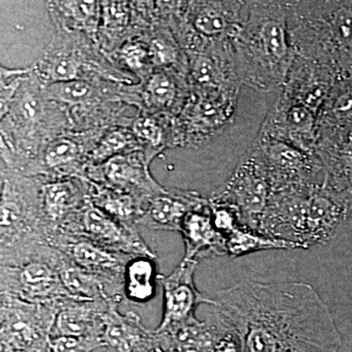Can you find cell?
I'll return each instance as SVG.
<instances>
[{"label": "cell", "mask_w": 352, "mask_h": 352, "mask_svg": "<svg viewBox=\"0 0 352 352\" xmlns=\"http://www.w3.org/2000/svg\"><path fill=\"white\" fill-rule=\"evenodd\" d=\"M214 311L240 352H339L342 338L327 303L305 282L243 280L217 292Z\"/></svg>", "instance_id": "obj_1"}, {"label": "cell", "mask_w": 352, "mask_h": 352, "mask_svg": "<svg viewBox=\"0 0 352 352\" xmlns=\"http://www.w3.org/2000/svg\"><path fill=\"white\" fill-rule=\"evenodd\" d=\"M352 214V193L325 185L289 187L271 193L258 233L309 249L335 237Z\"/></svg>", "instance_id": "obj_2"}, {"label": "cell", "mask_w": 352, "mask_h": 352, "mask_svg": "<svg viewBox=\"0 0 352 352\" xmlns=\"http://www.w3.org/2000/svg\"><path fill=\"white\" fill-rule=\"evenodd\" d=\"M289 1H248L244 22L231 38L243 85L282 89L296 57L289 41Z\"/></svg>", "instance_id": "obj_3"}, {"label": "cell", "mask_w": 352, "mask_h": 352, "mask_svg": "<svg viewBox=\"0 0 352 352\" xmlns=\"http://www.w3.org/2000/svg\"><path fill=\"white\" fill-rule=\"evenodd\" d=\"M289 41L296 56L352 76V1H289Z\"/></svg>", "instance_id": "obj_4"}, {"label": "cell", "mask_w": 352, "mask_h": 352, "mask_svg": "<svg viewBox=\"0 0 352 352\" xmlns=\"http://www.w3.org/2000/svg\"><path fill=\"white\" fill-rule=\"evenodd\" d=\"M0 263L17 266L36 258L47 244L41 191L45 180L2 170Z\"/></svg>", "instance_id": "obj_5"}, {"label": "cell", "mask_w": 352, "mask_h": 352, "mask_svg": "<svg viewBox=\"0 0 352 352\" xmlns=\"http://www.w3.org/2000/svg\"><path fill=\"white\" fill-rule=\"evenodd\" d=\"M0 302L1 349L48 352L51 333L63 300L39 305L1 295Z\"/></svg>", "instance_id": "obj_6"}, {"label": "cell", "mask_w": 352, "mask_h": 352, "mask_svg": "<svg viewBox=\"0 0 352 352\" xmlns=\"http://www.w3.org/2000/svg\"><path fill=\"white\" fill-rule=\"evenodd\" d=\"M61 258L59 250L47 245L36 258L28 263L0 266L1 295L39 305H50L72 298L58 270Z\"/></svg>", "instance_id": "obj_7"}, {"label": "cell", "mask_w": 352, "mask_h": 352, "mask_svg": "<svg viewBox=\"0 0 352 352\" xmlns=\"http://www.w3.org/2000/svg\"><path fill=\"white\" fill-rule=\"evenodd\" d=\"M248 152L263 168L272 192L325 184V171L316 153L259 135Z\"/></svg>", "instance_id": "obj_8"}, {"label": "cell", "mask_w": 352, "mask_h": 352, "mask_svg": "<svg viewBox=\"0 0 352 352\" xmlns=\"http://www.w3.org/2000/svg\"><path fill=\"white\" fill-rule=\"evenodd\" d=\"M272 189L263 168L247 152L236 166L226 186L210 199L231 208L240 226L258 232L259 223Z\"/></svg>", "instance_id": "obj_9"}, {"label": "cell", "mask_w": 352, "mask_h": 352, "mask_svg": "<svg viewBox=\"0 0 352 352\" xmlns=\"http://www.w3.org/2000/svg\"><path fill=\"white\" fill-rule=\"evenodd\" d=\"M155 352H240L235 333L214 311L212 318L197 317L154 331Z\"/></svg>", "instance_id": "obj_10"}, {"label": "cell", "mask_w": 352, "mask_h": 352, "mask_svg": "<svg viewBox=\"0 0 352 352\" xmlns=\"http://www.w3.org/2000/svg\"><path fill=\"white\" fill-rule=\"evenodd\" d=\"M149 164L147 156L141 152L118 155L99 166H87L85 178L101 186L131 194L145 207L150 199L166 191L153 178Z\"/></svg>", "instance_id": "obj_11"}, {"label": "cell", "mask_w": 352, "mask_h": 352, "mask_svg": "<svg viewBox=\"0 0 352 352\" xmlns=\"http://www.w3.org/2000/svg\"><path fill=\"white\" fill-rule=\"evenodd\" d=\"M63 234L80 235L112 251L136 256L157 258L139 235L138 228L122 224L119 220L88 201L68 231Z\"/></svg>", "instance_id": "obj_12"}, {"label": "cell", "mask_w": 352, "mask_h": 352, "mask_svg": "<svg viewBox=\"0 0 352 352\" xmlns=\"http://www.w3.org/2000/svg\"><path fill=\"white\" fill-rule=\"evenodd\" d=\"M318 113L280 96L270 108L258 135L275 139L308 153L318 141Z\"/></svg>", "instance_id": "obj_13"}, {"label": "cell", "mask_w": 352, "mask_h": 352, "mask_svg": "<svg viewBox=\"0 0 352 352\" xmlns=\"http://www.w3.org/2000/svg\"><path fill=\"white\" fill-rule=\"evenodd\" d=\"M48 245L83 270L105 278L124 293V274L132 256L112 251L80 235L58 234L48 240Z\"/></svg>", "instance_id": "obj_14"}, {"label": "cell", "mask_w": 352, "mask_h": 352, "mask_svg": "<svg viewBox=\"0 0 352 352\" xmlns=\"http://www.w3.org/2000/svg\"><path fill=\"white\" fill-rule=\"evenodd\" d=\"M85 178L45 180L41 191L43 214L48 240L66 233L89 201Z\"/></svg>", "instance_id": "obj_15"}, {"label": "cell", "mask_w": 352, "mask_h": 352, "mask_svg": "<svg viewBox=\"0 0 352 352\" xmlns=\"http://www.w3.org/2000/svg\"><path fill=\"white\" fill-rule=\"evenodd\" d=\"M198 263L183 261L168 275H159L163 285L164 311L157 330H163L195 318L197 307L201 303L214 305V298L197 289L194 274Z\"/></svg>", "instance_id": "obj_16"}, {"label": "cell", "mask_w": 352, "mask_h": 352, "mask_svg": "<svg viewBox=\"0 0 352 352\" xmlns=\"http://www.w3.org/2000/svg\"><path fill=\"white\" fill-rule=\"evenodd\" d=\"M248 1H201L186 4L188 30L208 43L230 39L239 31Z\"/></svg>", "instance_id": "obj_17"}, {"label": "cell", "mask_w": 352, "mask_h": 352, "mask_svg": "<svg viewBox=\"0 0 352 352\" xmlns=\"http://www.w3.org/2000/svg\"><path fill=\"white\" fill-rule=\"evenodd\" d=\"M337 80L330 69L296 56L280 96L319 116Z\"/></svg>", "instance_id": "obj_18"}, {"label": "cell", "mask_w": 352, "mask_h": 352, "mask_svg": "<svg viewBox=\"0 0 352 352\" xmlns=\"http://www.w3.org/2000/svg\"><path fill=\"white\" fill-rule=\"evenodd\" d=\"M120 305L113 300L104 316L103 347L107 352H155L154 331L146 329L135 312L120 314Z\"/></svg>", "instance_id": "obj_19"}, {"label": "cell", "mask_w": 352, "mask_h": 352, "mask_svg": "<svg viewBox=\"0 0 352 352\" xmlns=\"http://www.w3.org/2000/svg\"><path fill=\"white\" fill-rule=\"evenodd\" d=\"M325 171V186L352 193V127L318 134L316 149Z\"/></svg>", "instance_id": "obj_20"}, {"label": "cell", "mask_w": 352, "mask_h": 352, "mask_svg": "<svg viewBox=\"0 0 352 352\" xmlns=\"http://www.w3.org/2000/svg\"><path fill=\"white\" fill-rule=\"evenodd\" d=\"M208 200L197 192L166 189L146 203L138 226L153 230L178 231L191 210L207 205Z\"/></svg>", "instance_id": "obj_21"}, {"label": "cell", "mask_w": 352, "mask_h": 352, "mask_svg": "<svg viewBox=\"0 0 352 352\" xmlns=\"http://www.w3.org/2000/svg\"><path fill=\"white\" fill-rule=\"evenodd\" d=\"M112 302L113 300L66 298L60 305L51 338H96L102 340L104 316Z\"/></svg>", "instance_id": "obj_22"}, {"label": "cell", "mask_w": 352, "mask_h": 352, "mask_svg": "<svg viewBox=\"0 0 352 352\" xmlns=\"http://www.w3.org/2000/svg\"><path fill=\"white\" fill-rule=\"evenodd\" d=\"M179 232L185 245L183 261L199 263L203 258L227 254L226 238L214 226L208 201L187 214Z\"/></svg>", "instance_id": "obj_23"}, {"label": "cell", "mask_w": 352, "mask_h": 352, "mask_svg": "<svg viewBox=\"0 0 352 352\" xmlns=\"http://www.w3.org/2000/svg\"><path fill=\"white\" fill-rule=\"evenodd\" d=\"M60 278L72 298L80 300H118L124 302V293L105 278L83 270L62 252Z\"/></svg>", "instance_id": "obj_24"}, {"label": "cell", "mask_w": 352, "mask_h": 352, "mask_svg": "<svg viewBox=\"0 0 352 352\" xmlns=\"http://www.w3.org/2000/svg\"><path fill=\"white\" fill-rule=\"evenodd\" d=\"M185 73L175 69H160L148 78L144 98L148 107L160 112L176 110L185 98Z\"/></svg>", "instance_id": "obj_25"}, {"label": "cell", "mask_w": 352, "mask_h": 352, "mask_svg": "<svg viewBox=\"0 0 352 352\" xmlns=\"http://www.w3.org/2000/svg\"><path fill=\"white\" fill-rule=\"evenodd\" d=\"M89 200L97 208L124 226L138 228L144 206L135 197L101 186L87 179Z\"/></svg>", "instance_id": "obj_26"}, {"label": "cell", "mask_w": 352, "mask_h": 352, "mask_svg": "<svg viewBox=\"0 0 352 352\" xmlns=\"http://www.w3.org/2000/svg\"><path fill=\"white\" fill-rule=\"evenodd\" d=\"M156 258L136 256L127 263L124 274V300L135 305L149 302L156 294Z\"/></svg>", "instance_id": "obj_27"}, {"label": "cell", "mask_w": 352, "mask_h": 352, "mask_svg": "<svg viewBox=\"0 0 352 352\" xmlns=\"http://www.w3.org/2000/svg\"><path fill=\"white\" fill-rule=\"evenodd\" d=\"M352 127V76L337 80L318 119V134Z\"/></svg>", "instance_id": "obj_28"}, {"label": "cell", "mask_w": 352, "mask_h": 352, "mask_svg": "<svg viewBox=\"0 0 352 352\" xmlns=\"http://www.w3.org/2000/svg\"><path fill=\"white\" fill-rule=\"evenodd\" d=\"M298 249L296 245L283 240H277L251 229L238 226L226 236L227 254L231 258L245 256L265 250Z\"/></svg>", "instance_id": "obj_29"}, {"label": "cell", "mask_w": 352, "mask_h": 352, "mask_svg": "<svg viewBox=\"0 0 352 352\" xmlns=\"http://www.w3.org/2000/svg\"><path fill=\"white\" fill-rule=\"evenodd\" d=\"M80 60L65 51L47 53L38 62L36 68V74L46 85L52 83L69 82V80H80Z\"/></svg>", "instance_id": "obj_30"}, {"label": "cell", "mask_w": 352, "mask_h": 352, "mask_svg": "<svg viewBox=\"0 0 352 352\" xmlns=\"http://www.w3.org/2000/svg\"><path fill=\"white\" fill-rule=\"evenodd\" d=\"M151 62L162 69H175L188 74V64L177 39L170 32H159L148 46Z\"/></svg>", "instance_id": "obj_31"}, {"label": "cell", "mask_w": 352, "mask_h": 352, "mask_svg": "<svg viewBox=\"0 0 352 352\" xmlns=\"http://www.w3.org/2000/svg\"><path fill=\"white\" fill-rule=\"evenodd\" d=\"M136 138L126 129H113L95 146L88 155V166H99L118 155L127 154L136 150Z\"/></svg>", "instance_id": "obj_32"}, {"label": "cell", "mask_w": 352, "mask_h": 352, "mask_svg": "<svg viewBox=\"0 0 352 352\" xmlns=\"http://www.w3.org/2000/svg\"><path fill=\"white\" fill-rule=\"evenodd\" d=\"M44 95L50 100L67 104V105H76L94 98L95 89L89 82L80 78V80L46 85Z\"/></svg>", "instance_id": "obj_33"}, {"label": "cell", "mask_w": 352, "mask_h": 352, "mask_svg": "<svg viewBox=\"0 0 352 352\" xmlns=\"http://www.w3.org/2000/svg\"><path fill=\"white\" fill-rule=\"evenodd\" d=\"M61 12L69 19L72 24L75 23V28L80 29H95L98 23L100 6L98 2L94 1H71L59 2Z\"/></svg>", "instance_id": "obj_34"}, {"label": "cell", "mask_w": 352, "mask_h": 352, "mask_svg": "<svg viewBox=\"0 0 352 352\" xmlns=\"http://www.w3.org/2000/svg\"><path fill=\"white\" fill-rule=\"evenodd\" d=\"M131 132L135 138L145 145L162 147L164 145V129L157 120L150 116H141L133 120Z\"/></svg>", "instance_id": "obj_35"}, {"label": "cell", "mask_w": 352, "mask_h": 352, "mask_svg": "<svg viewBox=\"0 0 352 352\" xmlns=\"http://www.w3.org/2000/svg\"><path fill=\"white\" fill-rule=\"evenodd\" d=\"M119 59L124 66L138 74H144L151 62L149 50L142 43H129L120 48Z\"/></svg>", "instance_id": "obj_36"}, {"label": "cell", "mask_w": 352, "mask_h": 352, "mask_svg": "<svg viewBox=\"0 0 352 352\" xmlns=\"http://www.w3.org/2000/svg\"><path fill=\"white\" fill-rule=\"evenodd\" d=\"M99 347L103 342L96 338L53 337L48 352H91Z\"/></svg>", "instance_id": "obj_37"}, {"label": "cell", "mask_w": 352, "mask_h": 352, "mask_svg": "<svg viewBox=\"0 0 352 352\" xmlns=\"http://www.w3.org/2000/svg\"><path fill=\"white\" fill-rule=\"evenodd\" d=\"M101 19L103 28L107 31L117 32L129 24V11L126 4L122 2H102Z\"/></svg>", "instance_id": "obj_38"}, {"label": "cell", "mask_w": 352, "mask_h": 352, "mask_svg": "<svg viewBox=\"0 0 352 352\" xmlns=\"http://www.w3.org/2000/svg\"><path fill=\"white\" fill-rule=\"evenodd\" d=\"M43 111L41 99L36 92L28 91V90L22 92L19 99L16 101V112L25 122L34 124L36 120H38L43 115Z\"/></svg>", "instance_id": "obj_39"}, {"label": "cell", "mask_w": 352, "mask_h": 352, "mask_svg": "<svg viewBox=\"0 0 352 352\" xmlns=\"http://www.w3.org/2000/svg\"><path fill=\"white\" fill-rule=\"evenodd\" d=\"M1 352H24V351H7V349H1Z\"/></svg>", "instance_id": "obj_40"}]
</instances>
